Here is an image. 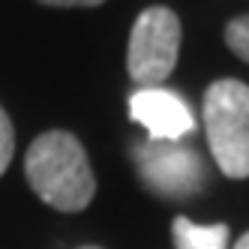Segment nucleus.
I'll return each mask as SVG.
<instances>
[{
  "mask_svg": "<svg viewBox=\"0 0 249 249\" xmlns=\"http://www.w3.org/2000/svg\"><path fill=\"white\" fill-rule=\"evenodd\" d=\"M171 237H174V249H228L231 231L225 222L198 225L189 216H177L171 222Z\"/></svg>",
  "mask_w": 249,
  "mask_h": 249,
  "instance_id": "nucleus-6",
  "label": "nucleus"
},
{
  "mask_svg": "<svg viewBox=\"0 0 249 249\" xmlns=\"http://www.w3.org/2000/svg\"><path fill=\"white\" fill-rule=\"evenodd\" d=\"M45 6H60V9H69V6H99L105 0H39Z\"/></svg>",
  "mask_w": 249,
  "mask_h": 249,
  "instance_id": "nucleus-9",
  "label": "nucleus"
},
{
  "mask_svg": "<svg viewBox=\"0 0 249 249\" xmlns=\"http://www.w3.org/2000/svg\"><path fill=\"white\" fill-rule=\"evenodd\" d=\"M180 18L168 6H150L135 18L126 48V72L138 87H162L180 54Z\"/></svg>",
  "mask_w": 249,
  "mask_h": 249,
  "instance_id": "nucleus-4",
  "label": "nucleus"
},
{
  "mask_svg": "<svg viewBox=\"0 0 249 249\" xmlns=\"http://www.w3.org/2000/svg\"><path fill=\"white\" fill-rule=\"evenodd\" d=\"M225 45L234 51V54L249 63V15H240V18H231L225 27Z\"/></svg>",
  "mask_w": 249,
  "mask_h": 249,
  "instance_id": "nucleus-7",
  "label": "nucleus"
},
{
  "mask_svg": "<svg viewBox=\"0 0 249 249\" xmlns=\"http://www.w3.org/2000/svg\"><path fill=\"white\" fill-rule=\"evenodd\" d=\"M138 180L162 201L195 198L207 183V165L183 141H141L132 147Z\"/></svg>",
  "mask_w": 249,
  "mask_h": 249,
  "instance_id": "nucleus-3",
  "label": "nucleus"
},
{
  "mask_svg": "<svg viewBox=\"0 0 249 249\" xmlns=\"http://www.w3.org/2000/svg\"><path fill=\"white\" fill-rule=\"evenodd\" d=\"M78 249H102V246H78Z\"/></svg>",
  "mask_w": 249,
  "mask_h": 249,
  "instance_id": "nucleus-11",
  "label": "nucleus"
},
{
  "mask_svg": "<svg viewBox=\"0 0 249 249\" xmlns=\"http://www.w3.org/2000/svg\"><path fill=\"white\" fill-rule=\"evenodd\" d=\"M129 117L147 129L150 141H183L195 132L189 102L168 87H138L129 96Z\"/></svg>",
  "mask_w": 249,
  "mask_h": 249,
  "instance_id": "nucleus-5",
  "label": "nucleus"
},
{
  "mask_svg": "<svg viewBox=\"0 0 249 249\" xmlns=\"http://www.w3.org/2000/svg\"><path fill=\"white\" fill-rule=\"evenodd\" d=\"M12 156H15V129H12L9 114L0 108V177L6 174Z\"/></svg>",
  "mask_w": 249,
  "mask_h": 249,
  "instance_id": "nucleus-8",
  "label": "nucleus"
},
{
  "mask_svg": "<svg viewBox=\"0 0 249 249\" xmlns=\"http://www.w3.org/2000/svg\"><path fill=\"white\" fill-rule=\"evenodd\" d=\"M234 249H249V231H246V234H243L237 243H234Z\"/></svg>",
  "mask_w": 249,
  "mask_h": 249,
  "instance_id": "nucleus-10",
  "label": "nucleus"
},
{
  "mask_svg": "<svg viewBox=\"0 0 249 249\" xmlns=\"http://www.w3.org/2000/svg\"><path fill=\"white\" fill-rule=\"evenodd\" d=\"M24 177L36 198L60 213H78L96 195V177L84 144L63 129L33 138L24 156Z\"/></svg>",
  "mask_w": 249,
  "mask_h": 249,
  "instance_id": "nucleus-1",
  "label": "nucleus"
},
{
  "mask_svg": "<svg viewBox=\"0 0 249 249\" xmlns=\"http://www.w3.org/2000/svg\"><path fill=\"white\" fill-rule=\"evenodd\" d=\"M204 129L213 162L231 180L249 177V84L219 78L204 93Z\"/></svg>",
  "mask_w": 249,
  "mask_h": 249,
  "instance_id": "nucleus-2",
  "label": "nucleus"
}]
</instances>
